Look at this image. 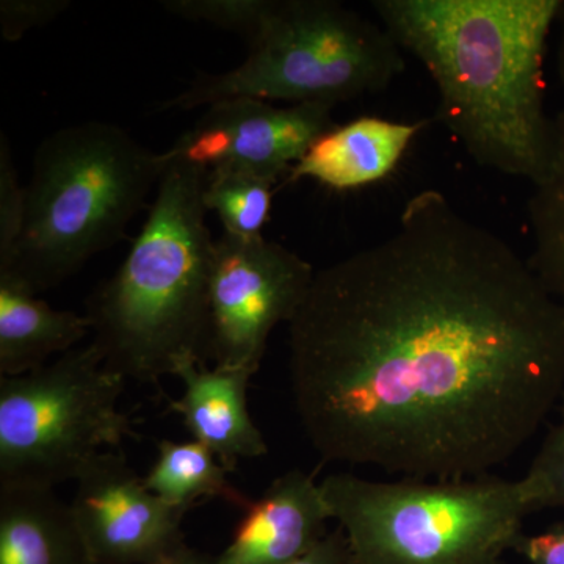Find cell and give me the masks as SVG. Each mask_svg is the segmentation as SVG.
Returning <instances> with one entry per match:
<instances>
[{"label": "cell", "instance_id": "obj_26", "mask_svg": "<svg viewBox=\"0 0 564 564\" xmlns=\"http://www.w3.org/2000/svg\"><path fill=\"white\" fill-rule=\"evenodd\" d=\"M556 73H558L560 82H562L564 88V10L562 18H560V36L558 43H556Z\"/></svg>", "mask_w": 564, "mask_h": 564}, {"label": "cell", "instance_id": "obj_5", "mask_svg": "<svg viewBox=\"0 0 564 564\" xmlns=\"http://www.w3.org/2000/svg\"><path fill=\"white\" fill-rule=\"evenodd\" d=\"M352 564H502L530 514L519 480H369L351 473L321 481Z\"/></svg>", "mask_w": 564, "mask_h": 564}, {"label": "cell", "instance_id": "obj_4", "mask_svg": "<svg viewBox=\"0 0 564 564\" xmlns=\"http://www.w3.org/2000/svg\"><path fill=\"white\" fill-rule=\"evenodd\" d=\"M165 166L161 154L111 122L51 133L33 158L24 226L0 273L36 293L62 284L124 236Z\"/></svg>", "mask_w": 564, "mask_h": 564}, {"label": "cell", "instance_id": "obj_24", "mask_svg": "<svg viewBox=\"0 0 564 564\" xmlns=\"http://www.w3.org/2000/svg\"><path fill=\"white\" fill-rule=\"evenodd\" d=\"M288 564H352L350 545L340 527L328 532L307 554Z\"/></svg>", "mask_w": 564, "mask_h": 564}, {"label": "cell", "instance_id": "obj_16", "mask_svg": "<svg viewBox=\"0 0 564 564\" xmlns=\"http://www.w3.org/2000/svg\"><path fill=\"white\" fill-rule=\"evenodd\" d=\"M532 254L529 262L544 288L564 307V109L552 118V141L529 198Z\"/></svg>", "mask_w": 564, "mask_h": 564}, {"label": "cell", "instance_id": "obj_9", "mask_svg": "<svg viewBox=\"0 0 564 564\" xmlns=\"http://www.w3.org/2000/svg\"><path fill=\"white\" fill-rule=\"evenodd\" d=\"M334 107L274 106L254 98L212 104L165 152L163 163L184 162L210 172L242 169L280 181L307 150L332 131Z\"/></svg>", "mask_w": 564, "mask_h": 564}, {"label": "cell", "instance_id": "obj_19", "mask_svg": "<svg viewBox=\"0 0 564 564\" xmlns=\"http://www.w3.org/2000/svg\"><path fill=\"white\" fill-rule=\"evenodd\" d=\"M519 485L530 513L564 510V393L556 406L555 422L549 426Z\"/></svg>", "mask_w": 564, "mask_h": 564}, {"label": "cell", "instance_id": "obj_27", "mask_svg": "<svg viewBox=\"0 0 564 564\" xmlns=\"http://www.w3.org/2000/svg\"><path fill=\"white\" fill-rule=\"evenodd\" d=\"M502 564H507V563H502Z\"/></svg>", "mask_w": 564, "mask_h": 564}, {"label": "cell", "instance_id": "obj_11", "mask_svg": "<svg viewBox=\"0 0 564 564\" xmlns=\"http://www.w3.org/2000/svg\"><path fill=\"white\" fill-rule=\"evenodd\" d=\"M332 511L314 475L292 469L274 478L214 564H288L328 534Z\"/></svg>", "mask_w": 564, "mask_h": 564}, {"label": "cell", "instance_id": "obj_10", "mask_svg": "<svg viewBox=\"0 0 564 564\" xmlns=\"http://www.w3.org/2000/svg\"><path fill=\"white\" fill-rule=\"evenodd\" d=\"M74 481L70 511L95 564H148L184 541L187 511L152 494L120 452L96 455Z\"/></svg>", "mask_w": 564, "mask_h": 564}, {"label": "cell", "instance_id": "obj_22", "mask_svg": "<svg viewBox=\"0 0 564 564\" xmlns=\"http://www.w3.org/2000/svg\"><path fill=\"white\" fill-rule=\"evenodd\" d=\"M70 9L69 0H2L0 2V33L14 43L33 29L43 28Z\"/></svg>", "mask_w": 564, "mask_h": 564}, {"label": "cell", "instance_id": "obj_15", "mask_svg": "<svg viewBox=\"0 0 564 564\" xmlns=\"http://www.w3.org/2000/svg\"><path fill=\"white\" fill-rule=\"evenodd\" d=\"M0 564H95L54 489L0 488Z\"/></svg>", "mask_w": 564, "mask_h": 564}, {"label": "cell", "instance_id": "obj_2", "mask_svg": "<svg viewBox=\"0 0 564 564\" xmlns=\"http://www.w3.org/2000/svg\"><path fill=\"white\" fill-rule=\"evenodd\" d=\"M372 9L429 70L437 120L470 159L533 184L551 151L544 61L563 0H373Z\"/></svg>", "mask_w": 564, "mask_h": 564}, {"label": "cell", "instance_id": "obj_18", "mask_svg": "<svg viewBox=\"0 0 564 564\" xmlns=\"http://www.w3.org/2000/svg\"><path fill=\"white\" fill-rule=\"evenodd\" d=\"M276 180L242 169L207 172L203 203L237 239H258L270 220Z\"/></svg>", "mask_w": 564, "mask_h": 564}, {"label": "cell", "instance_id": "obj_1", "mask_svg": "<svg viewBox=\"0 0 564 564\" xmlns=\"http://www.w3.org/2000/svg\"><path fill=\"white\" fill-rule=\"evenodd\" d=\"M289 350L314 451L404 478L491 475L564 393V307L434 188L383 240L315 272Z\"/></svg>", "mask_w": 564, "mask_h": 564}, {"label": "cell", "instance_id": "obj_20", "mask_svg": "<svg viewBox=\"0 0 564 564\" xmlns=\"http://www.w3.org/2000/svg\"><path fill=\"white\" fill-rule=\"evenodd\" d=\"M161 6L182 20L237 33L250 43L261 28L270 0H165Z\"/></svg>", "mask_w": 564, "mask_h": 564}, {"label": "cell", "instance_id": "obj_3", "mask_svg": "<svg viewBox=\"0 0 564 564\" xmlns=\"http://www.w3.org/2000/svg\"><path fill=\"white\" fill-rule=\"evenodd\" d=\"M150 215L118 272L88 304L95 343L126 380L159 384L209 334L214 243L203 193L207 172L165 163Z\"/></svg>", "mask_w": 564, "mask_h": 564}, {"label": "cell", "instance_id": "obj_17", "mask_svg": "<svg viewBox=\"0 0 564 564\" xmlns=\"http://www.w3.org/2000/svg\"><path fill=\"white\" fill-rule=\"evenodd\" d=\"M228 470L209 448L196 441L174 443L162 441L158 458L143 478L152 494L172 507L188 511L202 499H223L247 510L252 500L234 488L226 477Z\"/></svg>", "mask_w": 564, "mask_h": 564}, {"label": "cell", "instance_id": "obj_25", "mask_svg": "<svg viewBox=\"0 0 564 564\" xmlns=\"http://www.w3.org/2000/svg\"><path fill=\"white\" fill-rule=\"evenodd\" d=\"M214 556L203 554L181 541L148 564H214Z\"/></svg>", "mask_w": 564, "mask_h": 564}, {"label": "cell", "instance_id": "obj_12", "mask_svg": "<svg viewBox=\"0 0 564 564\" xmlns=\"http://www.w3.org/2000/svg\"><path fill=\"white\" fill-rule=\"evenodd\" d=\"M184 386L180 400L172 402L193 441L209 448L228 473L240 459L269 454V445L248 411V386L252 378L245 370L207 369L202 359L188 358L174 370Z\"/></svg>", "mask_w": 564, "mask_h": 564}, {"label": "cell", "instance_id": "obj_13", "mask_svg": "<svg viewBox=\"0 0 564 564\" xmlns=\"http://www.w3.org/2000/svg\"><path fill=\"white\" fill-rule=\"evenodd\" d=\"M429 122L359 117L336 124L292 166L285 182L313 180L334 191H351L383 181Z\"/></svg>", "mask_w": 564, "mask_h": 564}, {"label": "cell", "instance_id": "obj_23", "mask_svg": "<svg viewBox=\"0 0 564 564\" xmlns=\"http://www.w3.org/2000/svg\"><path fill=\"white\" fill-rule=\"evenodd\" d=\"M514 552L527 564H564V518L536 533H524Z\"/></svg>", "mask_w": 564, "mask_h": 564}, {"label": "cell", "instance_id": "obj_21", "mask_svg": "<svg viewBox=\"0 0 564 564\" xmlns=\"http://www.w3.org/2000/svg\"><path fill=\"white\" fill-rule=\"evenodd\" d=\"M25 218V185L21 184L7 133H0V262L20 240Z\"/></svg>", "mask_w": 564, "mask_h": 564}, {"label": "cell", "instance_id": "obj_8", "mask_svg": "<svg viewBox=\"0 0 564 564\" xmlns=\"http://www.w3.org/2000/svg\"><path fill=\"white\" fill-rule=\"evenodd\" d=\"M315 272L302 256L263 236L215 240L206 348L215 367L258 373L270 334L299 313Z\"/></svg>", "mask_w": 564, "mask_h": 564}, {"label": "cell", "instance_id": "obj_14", "mask_svg": "<svg viewBox=\"0 0 564 564\" xmlns=\"http://www.w3.org/2000/svg\"><path fill=\"white\" fill-rule=\"evenodd\" d=\"M90 332L88 315L55 310L20 278L0 273V377L41 369Z\"/></svg>", "mask_w": 564, "mask_h": 564}, {"label": "cell", "instance_id": "obj_6", "mask_svg": "<svg viewBox=\"0 0 564 564\" xmlns=\"http://www.w3.org/2000/svg\"><path fill=\"white\" fill-rule=\"evenodd\" d=\"M403 54L381 22L336 0H270L242 65L199 74L163 109L231 98L336 107L388 90Z\"/></svg>", "mask_w": 564, "mask_h": 564}, {"label": "cell", "instance_id": "obj_7", "mask_svg": "<svg viewBox=\"0 0 564 564\" xmlns=\"http://www.w3.org/2000/svg\"><path fill=\"white\" fill-rule=\"evenodd\" d=\"M126 381L96 343L0 377V488L54 489L135 436L120 410Z\"/></svg>", "mask_w": 564, "mask_h": 564}]
</instances>
